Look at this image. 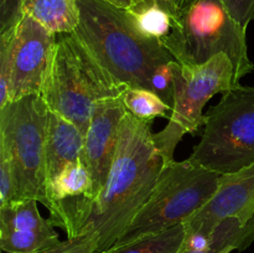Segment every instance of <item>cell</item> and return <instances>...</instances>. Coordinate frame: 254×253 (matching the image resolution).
<instances>
[{
	"label": "cell",
	"instance_id": "obj_26",
	"mask_svg": "<svg viewBox=\"0 0 254 253\" xmlns=\"http://www.w3.org/2000/svg\"><path fill=\"white\" fill-rule=\"evenodd\" d=\"M104 1L109 2V4L112 5H116V6L121 7V9H133V0H104Z\"/></svg>",
	"mask_w": 254,
	"mask_h": 253
},
{
	"label": "cell",
	"instance_id": "obj_16",
	"mask_svg": "<svg viewBox=\"0 0 254 253\" xmlns=\"http://www.w3.org/2000/svg\"><path fill=\"white\" fill-rule=\"evenodd\" d=\"M92 192V178L83 160H77L62 169L61 173L47 188L50 215L60 203L74 198L88 200Z\"/></svg>",
	"mask_w": 254,
	"mask_h": 253
},
{
	"label": "cell",
	"instance_id": "obj_4",
	"mask_svg": "<svg viewBox=\"0 0 254 253\" xmlns=\"http://www.w3.org/2000/svg\"><path fill=\"white\" fill-rule=\"evenodd\" d=\"M161 41L173 59L184 66L206 63L226 54L235 66L238 83L254 71L248 56L247 29L231 16L222 0H196L174 19L173 30Z\"/></svg>",
	"mask_w": 254,
	"mask_h": 253
},
{
	"label": "cell",
	"instance_id": "obj_23",
	"mask_svg": "<svg viewBox=\"0 0 254 253\" xmlns=\"http://www.w3.org/2000/svg\"><path fill=\"white\" fill-rule=\"evenodd\" d=\"M21 16V0H0V34L12 29Z\"/></svg>",
	"mask_w": 254,
	"mask_h": 253
},
{
	"label": "cell",
	"instance_id": "obj_6",
	"mask_svg": "<svg viewBox=\"0 0 254 253\" xmlns=\"http://www.w3.org/2000/svg\"><path fill=\"white\" fill-rule=\"evenodd\" d=\"M203 126L189 160L222 175L254 163V87L240 83L223 92Z\"/></svg>",
	"mask_w": 254,
	"mask_h": 253
},
{
	"label": "cell",
	"instance_id": "obj_24",
	"mask_svg": "<svg viewBox=\"0 0 254 253\" xmlns=\"http://www.w3.org/2000/svg\"><path fill=\"white\" fill-rule=\"evenodd\" d=\"M196 0H171V4H173L174 10H175V17L179 16L180 14H183L185 10H188L191 5L195 2ZM174 17V19H175Z\"/></svg>",
	"mask_w": 254,
	"mask_h": 253
},
{
	"label": "cell",
	"instance_id": "obj_1",
	"mask_svg": "<svg viewBox=\"0 0 254 253\" xmlns=\"http://www.w3.org/2000/svg\"><path fill=\"white\" fill-rule=\"evenodd\" d=\"M164 168L154 140L151 122L127 112L119 131L113 164L103 190L96 200L83 198L60 203L51 216L67 237L86 231L98 236V253L111 250L148 201Z\"/></svg>",
	"mask_w": 254,
	"mask_h": 253
},
{
	"label": "cell",
	"instance_id": "obj_13",
	"mask_svg": "<svg viewBox=\"0 0 254 253\" xmlns=\"http://www.w3.org/2000/svg\"><path fill=\"white\" fill-rule=\"evenodd\" d=\"M83 153L84 134L81 129L61 114L49 111L45 144V175L47 188L64 166L73 161L83 160Z\"/></svg>",
	"mask_w": 254,
	"mask_h": 253
},
{
	"label": "cell",
	"instance_id": "obj_25",
	"mask_svg": "<svg viewBox=\"0 0 254 253\" xmlns=\"http://www.w3.org/2000/svg\"><path fill=\"white\" fill-rule=\"evenodd\" d=\"M151 5H156V2L154 0H133V9L129 10V11L138 12L145 7L151 6Z\"/></svg>",
	"mask_w": 254,
	"mask_h": 253
},
{
	"label": "cell",
	"instance_id": "obj_11",
	"mask_svg": "<svg viewBox=\"0 0 254 253\" xmlns=\"http://www.w3.org/2000/svg\"><path fill=\"white\" fill-rule=\"evenodd\" d=\"M232 216L245 220L254 216V163L221 175L212 197L184 223L185 232L208 236L218 223Z\"/></svg>",
	"mask_w": 254,
	"mask_h": 253
},
{
	"label": "cell",
	"instance_id": "obj_14",
	"mask_svg": "<svg viewBox=\"0 0 254 253\" xmlns=\"http://www.w3.org/2000/svg\"><path fill=\"white\" fill-rule=\"evenodd\" d=\"M254 241V216L245 220L232 216L218 223L210 233L208 243L202 248H186L181 246L178 253H231L245 251Z\"/></svg>",
	"mask_w": 254,
	"mask_h": 253
},
{
	"label": "cell",
	"instance_id": "obj_22",
	"mask_svg": "<svg viewBox=\"0 0 254 253\" xmlns=\"http://www.w3.org/2000/svg\"><path fill=\"white\" fill-rule=\"evenodd\" d=\"M231 16L247 29L254 19V0H222Z\"/></svg>",
	"mask_w": 254,
	"mask_h": 253
},
{
	"label": "cell",
	"instance_id": "obj_17",
	"mask_svg": "<svg viewBox=\"0 0 254 253\" xmlns=\"http://www.w3.org/2000/svg\"><path fill=\"white\" fill-rule=\"evenodd\" d=\"M122 99L129 113L146 122H151L158 117L169 118L168 112L173 109L170 104L148 88H128Z\"/></svg>",
	"mask_w": 254,
	"mask_h": 253
},
{
	"label": "cell",
	"instance_id": "obj_19",
	"mask_svg": "<svg viewBox=\"0 0 254 253\" xmlns=\"http://www.w3.org/2000/svg\"><path fill=\"white\" fill-rule=\"evenodd\" d=\"M136 27L141 34L163 40L173 30L174 17L159 5H151L138 12H131Z\"/></svg>",
	"mask_w": 254,
	"mask_h": 253
},
{
	"label": "cell",
	"instance_id": "obj_7",
	"mask_svg": "<svg viewBox=\"0 0 254 253\" xmlns=\"http://www.w3.org/2000/svg\"><path fill=\"white\" fill-rule=\"evenodd\" d=\"M173 109L165 128L154 133V140L164 160L173 163L178 144L185 134H193L203 126V108L217 93L238 86L232 61L220 54L210 61L196 66L174 64Z\"/></svg>",
	"mask_w": 254,
	"mask_h": 253
},
{
	"label": "cell",
	"instance_id": "obj_9",
	"mask_svg": "<svg viewBox=\"0 0 254 253\" xmlns=\"http://www.w3.org/2000/svg\"><path fill=\"white\" fill-rule=\"evenodd\" d=\"M57 35L27 14L0 34V108L40 96Z\"/></svg>",
	"mask_w": 254,
	"mask_h": 253
},
{
	"label": "cell",
	"instance_id": "obj_8",
	"mask_svg": "<svg viewBox=\"0 0 254 253\" xmlns=\"http://www.w3.org/2000/svg\"><path fill=\"white\" fill-rule=\"evenodd\" d=\"M49 108L37 94L0 108V143L12 156L17 200H36L49 210L45 144Z\"/></svg>",
	"mask_w": 254,
	"mask_h": 253
},
{
	"label": "cell",
	"instance_id": "obj_15",
	"mask_svg": "<svg viewBox=\"0 0 254 253\" xmlns=\"http://www.w3.org/2000/svg\"><path fill=\"white\" fill-rule=\"evenodd\" d=\"M21 9L56 35L73 32L78 25V0H21Z\"/></svg>",
	"mask_w": 254,
	"mask_h": 253
},
{
	"label": "cell",
	"instance_id": "obj_12",
	"mask_svg": "<svg viewBox=\"0 0 254 253\" xmlns=\"http://www.w3.org/2000/svg\"><path fill=\"white\" fill-rule=\"evenodd\" d=\"M36 200L0 206V248L5 253H37L60 242L51 217L45 218Z\"/></svg>",
	"mask_w": 254,
	"mask_h": 253
},
{
	"label": "cell",
	"instance_id": "obj_3",
	"mask_svg": "<svg viewBox=\"0 0 254 253\" xmlns=\"http://www.w3.org/2000/svg\"><path fill=\"white\" fill-rule=\"evenodd\" d=\"M129 87L119 82L76 31L57 35L40 97L86 134L94 108Z\"/></svg>",
	"mask_w": 254,
	"mask_h": 253
},
{
	"label": "cell",
	"instance_id": "obj_10",
	"mask_svg": "<svg viewBox=\"0 0 254 253\" xmlns=\"http://www.w3.org/2000/svg\"><path fill=\"white\" fill-rule=\"evenodd\" d=\"M127 112L122 97L104 99L94 108L84 134L83 161L92 178L91 197L83 198L86 202L96 200L106 185Z\"/></svg>",
	"mask_w": 254,
	"mask_h": 253
},
{
	"label": "cell",
	"instance_id": "obj_18",
	"mask_svg": "<svg viewBox=\"0 0 254 253\" xmlns=\"http://www.w3.org/2000/svg\"><path fill=\"white\" fill-rule=\"evenodd\" d=\"M185 238V225L175 226L168 231L143 238L124 247L104 253H178Z\"/></svg>",
	"mask_w": 254,
	"mask_h": 253
},
{
	"label": "cell",
	"instance_id": "obj_5",
	"mask_svg": "<svg viewBox=\"0 0 254 253\" xmlns=\"http://www.w3.org/2000/svg\"><path fill=\"white\" fill-rule=\"evenodd\" d=\"M221 175L189 159L164 166L148 201L111 250L185 223L212 197Z\"/></svg>",
	"mask_w": 254,
	"mask_h": 253
},
{
	"label": "cell",
	"instance_id": "obj_27",
	"mask_svg": "<svg viewBox=\"0 0 254 253\" xmlns=\"http://www.w3.org/2000/svg\"><path fill=\"white\" fill-rule=\"evenodd\" d=\"M156 2V5H159L160 7H163L164 10L169 12L170 15H173V17H175V10H174L173 4H171V0H154Z\"/></svg>",
	"mask_w": 254,
	"mask_h": 253
},
{
	"label": "cell",
	"instance_id": "obj_21",
	"mask_svg": "<svg viewBox=\"0 0 254 253\" xmlns=\"http://www.w3.org/2000/svg\"><path fill=\"white\" fill-rule=\"evenodd\" d=\"M174 64L175 60L166 63L160 64L155 68L150 77V89L155 92L163 101L173 107V94H174Z\"/></svg>",
	"mask_w": 254,
	"mask_h": 253
},
{
	"label": "cell",
	"instance_id": "obj_20",
	"mask_svg": "<svg viewBox=\"0 0 254 253\" xmlns=\"http://www.w3.org/2000/svg\"><path fill=\"white\" fill-rule=\"evenodd\" d=\"M37 253H98V236L93 231H86Z\"/></svg>",
	"mask_w": 254,
	"mask_h": 253
},
{
	"label": "cell",
	"instance_id": "obj_2",
	"mask_svg": "<svg viewBox=\"0 0 254 253\" xmlns=\"http://www.w3.org/2000/svg\"><path fill=\"white\" fill-rule=\"evenodd\" d=\"M74 31L106 68L129 88L150 89L155 68L174 61L163 41L139 31L131 11L104 0H78Z\"/></svg>",
	"mask_w": 254,
	"mask_h": 253
}]
</instances>
